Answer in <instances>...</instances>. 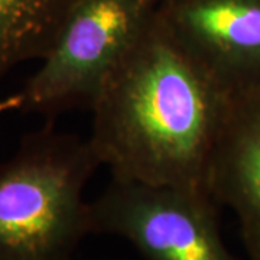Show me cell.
<instances>
[{
	"label": "cell",
	"mask_w": 260,
	"mask_h": 260,
	"mask_svg": "<svg viewBox=\"0 0 260 260\" xmlns=\"http://www.w3.org/2000/svg\"><path fill=\"white\" fill-rule=\"evenodd\" d=\"M230 102L158 5L95 95L88 142L113 179L210 194Z\"/></svg>",
	"instance_id": "1"
},
{
	"label": "cell",
	"mask_w": 260,
	"mask_h": 260,
	"mask_svg": "<svg viewBox=\"0 0 260 260\" xmlns=\"http://www.w3.org/2000/svg\"><path fill=\"white\" fill-rule=\"evenodd\" d=\"M195 59L234 95L260 87V0H159Z\"/></svg>",
	"instance_id": "5"
},
{
	"label": "cell",
	"mask_w": 260,
	"mask_h": 260,
	"mask_svg": "<svg viewBox=\"0 0 260 260\" xmlns=\"http://www.w3.org/2000/svg\"><path fill=\"white\" fill-rule=\"evenodd\" d=\"M159 0H78L23 88L3 109L54 116L91 109L95 95Z\"/></svg>",
	"instance_id": "3"
},
{
	"label": "cell",
	"mask_w": 260,
	"mask_h": 260,
	"mask_svg": "<svg viewBox=\"0 0 260 260\" xmlns=\"http://www.w3.org/2000/svg\"><path fill=\"white\" fill-rule=\"evenodd\" d=\"M78 0H0V77L42 61Z\"/></svg>",
	"instance_id": "7"
},
{
	"label": "cell",
	"mask_w": 260,
	"mask_h": 260,
	"mask_svg": "<svg viewBox=\"0 0 260 260\" xmlns=\"http://www.w3.org/2000/svg\"><path fill=\"white\" fill-rule=\"evenodd\" d=\"M100 167L88 139L52 127L0 164V260H71L91 233L84 192Z\"/></svg>",
	"instance_id": "2"
},
{
	"label": "cell",
	"mask_w": 260,
	"mask_h": 260,
	"mask_svg": "<svg viewBox=\"0 0 260 260\" xmlns=\"http://www.w3.org/2000/svg\"><path fill=\"white\" fill-rule=\"evenodd\" d=\"M208 189L236 215L250 260H260V87L232 95Z\"/></svg>",
	"instance_id": "6"
},
{
	"label": "cell",
	"mask_w": 260,
	"mask_h": 260,
	"mask_svg": "<svg viewBox=\"0 0 260 260\" xmlns=\"http://www.w3.org/2000/svg\"><path fill=\"white\" fill-rule=\"evenodd\" d=\"M217 205L205 191L112 178L90 203L91 233L120 237L145 260H236Z\"/></svg>",
	"instance_id": "4"
}]
</instances>
